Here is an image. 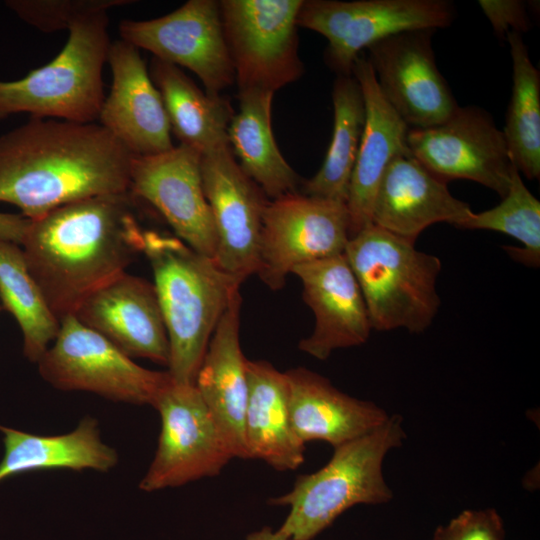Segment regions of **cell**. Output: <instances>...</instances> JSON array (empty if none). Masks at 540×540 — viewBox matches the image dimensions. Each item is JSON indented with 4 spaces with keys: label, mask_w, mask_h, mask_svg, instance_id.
<instances>
[{
    "label": "cell",
    "mask_w": 540,
    "mask_h": 540,
    "mask_svg": "<svg viewBox=\"0 0 540 540\" xmlns=\"http://www.w3.org/2000/svg\"><path fill=\"white\" fill-rule=\"evenodd\" d=\"M0 431L4 445L0 482L45 469L108 472L119 461L117 451L103 442L98 421L91 416H85L74 430L61 435H35L2 425Z\"/></svg>",
    "instance_id": "25"
},
{
    "label": "cell",
    "mask_w": 540,
    "mask_h": 540,
    "mask_svg": "<svg viewBox=\"0 0 540 540\" xmlns=\"http://www.w3.org/2000/svg\"><path fill=\"white\" fill-rule=\"evenodd\" d=\"M30 222L21 214L0 213V238L21 245Z\"/></svg>",
    "instance_id": "35"
},
{
    "label": "cell",
    "mask_w": 540,
    "mask_h": 540,
    "mask_svg": "<svg viewBox=\"0 0 540 540\" xmlns=\"http://www.w3.org/2000/svg\"><path fill=\"white\" fill-rule=\"evenodd\" d=\"M472 210L454 197L448 183L425 168L410 151L395 157L378 186L372 224L412 243L430 225H457Z\"/></svg>",
    "instance_id": "20"
},
{
    "label": "cell",
    "mask_w": 540,
    "mask_h": 540,
    "mask_svg": "<svg viewBox=\"0 0 540 540\" xmlns=\"http://www.w3.org/2000/svg\"><path fill=\"white\" fill-rule=\"evenodd\" d=\"M504 521L493 508L466 509L439 525L431 540H505Z\"/></svg>",
    "instance_id": "33"
},
{
    "label": "cell",
    "mask_w": 540,
    "mask_h": 540,
    "mask_svg": "<svg viewBox=\"0 0 540 540\" xmlns=\"http://www.w3.org/2000/svg\"><path fill=\"white\" fill-rule=\"evenodd\" d=\"M332 102L331 142L318 172L302 182V194L346 203L365 123L364 98L353 75L337 76Z\"/></svg>",
    "instance_id": "28"
},
{
    "label": "cell",
    "mask_w": 540,
    "mask_h": 540,
    "mask_svg": "<svg viewBox=\"0 0 540 540\" xmlns=\"http://www.w3.org/2000/svg\"><path fill=\"white\" fill-rule=\"evenodd\" d=\"M240 290L232 297L208 343L195 387L216 421L233 458L248 459L244 420L247 358L240 344Z\"/></svg>",
    "instance_id": "22"
},
{
    "label": "cell",
    "mask_w": 540,
    "mask_h": 540,
    "mask_svg": "<svg viewBox=\"0 0 540 540\" xmlns=\"http://www.w3.org/2000/svg\"><path fill=\"white\" fill-rule=\"evenodd\" d=\"M400 415H391L378 429L333 448L320 469L299 475L290 491L269 500L287 506L278 530L291 540H313L341 514L356 505H381L393 499L383 463L406 439Z\"/></svg>",
    "instance_id": "4"
},
{
    "label": "cell",
    "mask_w": 540,
    "mask_h": 540,
    "mask_svg": "<svg viewBox=\"0 0 540 540\" xmlns=\"http://www.w3.org/2000/svg\"><path fill=\"white\" fill-rule=\"evenodd\" d=\"M0 303L23 334V353L38 363L56 338L60 321L28 270L18 244L0 238Z\"/></svg>",
    "instance_id": "30"
},
{
    "label": "cell",
    "mask_w": 540,
    "mask_h": 540,
    "mask_svg": "<svg viewBox=\"0 0 540 540\" xmlns=\"http://www.w3.org/2000/svg\"><path fill=\"white\" fill-rule=\"evenodd\" d=\"M407 146L425 168L446 183L474 181L501 198L509 189L513 163L503 131L480 107L459 106L438 125L409 129Z\"/></svg>",
    "instance_id": "13"
},
{
    "label": "cell",
    "mask_w": 540,
    "mask_h": 540,
    "mask_svg": "<svg viewBox=\"0 0 540 540\" xmlns=\"http://www.w3.org/2000/svg\"><path fill=\"white\" fill-rule=\"evenodd\" d=\"M107 62L112 86L99 114V124L132 155L145 156L174 147L161 94L140 50L123 41L111 42Z\"/></svg>",
    "instance_id": "17"
},
{
    "label": "cell",
    "mask_w": 540,
    "mask_h": 540,
    "mask_svg": "<svg viewBox=\"0 0 540 540\" xmlns=\"http://www.w3.org/2000/svg\"><path fill=\"white\" fill-rule=\"evenodd\" d=\"M344 254L372 329L418 334L431 326L441 304L436 282L442 263L437 256L374 224L352 236Z\"/></svg>",
    "instance_id": "5"
},
{
    "label": "cell",
    "mask_w": 540,
    "mask_h": 540,
    "mask_svg": "<svg viewBox=\"0 0 540 540\" xmlns=\"http://www.w3.org/2000/svg\"><path fill=\"white\" fill-rule=\"evenodd\" d=\"M2 309H3V308H2V305H1V303H0V311H1Z\"/></svg>",
    "instance_id": "37"
},
{
    "label": "cell",
    "mask_w": 540,
    "mask_h": 540,
    "mask_svg": "<svg viewBox=\"0 0 540 540\" xmlns=\"http://www.w3.org/2000/svg\"><path fill=\"white\" fill-rule=\"evenodd\" d=\"M131 0H8L5 5L22 21L51 33L69 30L81 18L131 4Z\"/></svg>",
    "instance_id": "32"
},
{
    "label": "cell",
    "mask_w": 540,
    "mask_h": 540,
    "mask_svg": "<svg viewBox=\"0 0 540 540\" xmlns=\"http://www.w3.org/2000/svg\"><path fill=\"white\" fill-rule=\"evenodd\" d=\"M349 239L344 202L299 192L269 200L256 274L268 288L279 290L296 266L343 254Z\"/></svg>",
    "instance_id": "11"
},
{
    "label": "cell",
    "mask_w": 540,
    "mask_h": 540,
    "mask_svg": "<svg viewBox=\"0 0 540 540\" xmlns=\"http://www.w3.org/2000/svg\"><path fill=\"white\" fill-rule=\"evenodd\" d=\"M135 199L129 191L98 195L31 220L23 254L59 321L142 253L144 230L133 212Z\"/></svg>",
    "instance_id": "2"
},
{
    "label": "cell",
    "mask_w": 540,
    "mask_h": 540,
    "mask_svg": "<svg viewBox=\"0 0 540 540\" xmlns=\"http://www.w3.org/2000/svg\"><path fill=\"white\" fill-rule=\"evenodd\" d=\"M303 0L219 1L239 92L275 93L304 74L297 18Z\"/></svg>",
    "instance_id": "8"
},
{
    "label": "cell",
    "mask_w": 540,
    "mask_h": 540,
    "mask_svg": "<svg viewBox=\"0 0 540 540\" xmlns=\"http://www.w3.org/2000/svg\"><path fill=\"white\" fill-rule=\"evenodd\" d=\"M201 176L216 233L213 260L242 284L257 272L269 199L243 172L230 146L201 156Z\"/></svg>",
    "instance_id": "15"
},
{
    "label": "cell",
    "mask_w": 540,
    "mask_h": 540,
    "mask_svg": "<svg viewBox=\"0 0 540 540\" xmlns=\"http://www.w3.org/2000/svg\"><path fill=\"white\" fill-rule=\"evenodd\" d=\"M506 39L512 60V93L503 134L511 162L527 179L540 177V73L521 34Z\"/></svg>",
    "instance_id": "29"
},
{
    "label": "cell",
    "mask_w": 540,
    "mask_h": 540,
    "mask_svg": "<svg viewBox=\"0 0 540 540\" xmlns=\"http://www.w3.org/2000/svg\"><path fill=\"white\" fill-rule=\"evenodd\" d=\"M435 31L396 33L366 49L381 94L409 129L438 125L459 108L436 64Z\"/></svg>",
    "instance_id": "14"
},
{
    "label": "cell",
    "mask_w": 540,
    "mask_h": 540,
    "mask_svg": "<svg viewBox=\"0 0 540 540\" xmlns=\"http://www.w3.org/2000/svg\"><path fill=\"white\" fill-rule=\"evenodd\" d=\"M285 375L292 425L304 444L323 441L335 448L371 433L391 416L376 403L342 392L307 368H292Z\"/></svg>",
    "instance_id": "23"
},
{
    "label": "cell",
    "mask_w": 540,
    "mask_h": 540,
    "mask_svg": "<svg viewBox=\"0 0 540 540\" xmlns=\"http://www.w3.org/2000/svg\"><path fill=\"white\" fill-rule=\"evenodd\" d=\"M454 19V5L447 0H303L297 24L327 39V64L337 76H347L377 41L404 31L446 28Z\"/></svg>",
    "instance_id": "9"
},
{
    "label": "cell",
    "mask_w": 540,
    "mask_h": 540,
    "mask_svg": "<svg viewBox=\"0 0 540 540\" xmlns=\"http://www.w3.org/2000/svg\"><path fill=\"white\" fill-rule=\"evenodd\" d=\"M245 540H291L284 536L278 529L274 530L269 526L262 527L249 533Z\"/></svg>",
    "instance_id": "36"
},
{
    "label": "cell",
    "mask_w": 540,
    "mask_h": 540,
    "mask_svg": "<svg viewBox=\"0 0 540 540\" xmlns=\"http://www.w3.org/2000/svg\"><path fill=\"white\" fill-rule=\"evenodd\" d=\"M132 157L99 123L30 118L0 136V202L37 220L74 201L127 192Z\"/></svg>",
    "instance_id": "1"
},
{
    "label": "cell",
    "mask_w": 540,
    "mask_h": 540,
    "mask_svg": "<svg viewBox=\"0 0 540 540\" xmlns=\"http://www.w3.org/2000/svg\"><path fill=\"white\" fill-rule=\"evenodd\" d=\"M302 296L312 309L315 326L299 349L318 360L333 351L366 343L372 330L366 304L345 254L298 265Z\"/></svg>",
    "instance_id": "19"
},
{
    "label": "cell",
    "mask_w": 540,
    "mask_h": 540,
    "mask_svg": "<svg viewBox=\"0 0 540 540\" xmlns=\"http://www.w3.org/2000/svg\"><path fill=\"white\" fill-rule=\"evenodd\" d=\"M149 74L180 144L201 156L229 146L227 130L235 113L227 99L202 91L180 67L157 58Z\"/></svg>",
    "instance_id": "26"
},
{
    "label": "cell",
    "mask_w": 540,
    "mask_h": 540,
    "mask_svg": "<svg viewBox=\"0 0 540 540\" xmlns=\"http://www.w3.org/2000/svg\"><path fill=\"white\" fill-rule=\"evenodd\" d=\"M352 75L362 90L365 123L346 200L350 238L372 224L373 203L386 168L395 157L409 152V127L381 94L365 54L356 59Z\"/></svg>",
    "instance_id": "21"
},
{
    "label": "cell",
    "mask_w": 540,
    "mask_h": 540,
    "mask_svg": "<svg viewBox=\"0 0 540 540\" xmlns=\"http://www.w3.org/2000/svg\"><path fill=\"white\" fill-rule=\"evenodd\" d=\"M457 227L509 235L522 245L503 247L511 258L526 266L540 264V202L526 187L514 164L510 186L502 201L482 212L471 211Z\"/></svg>",
    "instance_id": "31"
},
{
    "label": "cell",
    "mask_w": 540,
    "mask_h": 540,
    "mask_svg": "<svg viewBox=\"0 0 540 540\" xmlns=\"http://www.w3.org/2000/svg\"><path fill=\"white\" fill-rule=\"evenodd\" d=\"M119 33L121 40L154 58L192 71L208 94L220 95L235 81L219 1L189 0L162 17L124 19Z\"/></svg>",
    "instance_id": "12"
},
{
    "label": "cell",
    "mask_w": 540,
    "mask_h": 540,
    "mask_svg": "<svg viewBox=\"0 0 540 540\" xmlns=\"http://www.w3.org/2000/svg\"><path fill=\"white\" fill-rule=\"evenodd\" d=\"M161 430L154 458L139 483L145 492L218 475L231 451L195 385L170 378L152 405Z\"/></svg>",
    "instance_id": "10"
},
{
    "label": "cell",
    "mask_w": 540,
    "mask_h": 540,
    "mask_svg": "<svg viewBox=\"0 0 540 540\" xmlns=\"http://www.w3.org/2000/svg\"><path fill=\"white\" fill-rule=\"evenodd\" d=\"M108 11L90 14L69 29L68 40L48 64L13 81H0V119L31 118L93 123L105 100L102 72L111 41Z\"/></svg>",
    "instance_id": "6"
},
{
    "label": "cell",
    "mask_w": 540,
    "mask_h": 540,
    "mask_svg": "<svg viewBox=\"0 0 540 540\" xmlns=\"http://www.w3.org/2000/svg\"><path fill=\"white\" fill-rule=\"evenodd\" d=\"M165 322L173 381L195 385L210 338L240 283L175 235L144 230L143 250Z\"/></svg>",
    "instance_id": "3"
},
{
    "label": "cell",
    "mask_w": 540,
    "mask_h": 540,
    "mask_svg": "<svg viewBox=\"0 0 540 540\" xmlns=\"http://www.w3.org/2000/svg\"><path fill=\"white\" fill-rule=\"evenodd\" d=\"M479 6L498 37L510 32L521 34L530 29L524 2L519 0H480Z\"/></svg>",
    "instance_id": "34"
},
{
    "label": "cell",
    "mask_w": 540,
    "mask_h": 540,
    "mask_svg": "<svg viewBox=\"0 0 540 540\" xmlns=\"http://www.w3.org/2000/svg\"><path fill=\"white\" fill-rule=\"evenodd\" d=\"M239 111L232 117L229 146L243 172L272 200L298 192L300 178L281 154L272 130L274 93L239 92Z\"/></svg>",
    "instance_id": "27"
},
{
    "label": "cell",
    "mask_w": 540,
    "mask_h": 540,
    "mask_svg": "<svg viewBox=\"0 0 540 540\" xmlns=\"http://www.w3.org/2000/svg\"><path fill=\"white\" fill-rule=\"evenodd\" d=\"M248 399L244 420L248 459H259L277 471H292L305 461V444L291 421L285 372L265 360L246 364Z\"/></svg>",
    "instance_id": "24"
},
{
    "label": "cell",
    "mask_w": 540,
    "mask_h": 540,
    "mask_svg": "<svg viewBox=\"0 0 540 540\" xmlns=\"http://www.w3.org/2000/svg\"><path fill=\"white\" fill-rule=\"evenodd\" d=\"M129 192L152 205L175 236L195 251L214 258L216 233L197 151L179 144L158 154L133 155Z\"/></svg>",
    "instance_id": "16"
},
{
    "label": "cell",
    "mask_w": 540,
    "mask_h": 540,
    "mask_svg": "<svg viewBox=\"0 0 540 540\" xmlns=\"http://www.w3.org/2000/svg\"><path fill=\"white\" fill-rule=\"evenodd\" d=\"M37 364L41 377L56 389L136 405L152 406L171 378L168 371L138 365L74 315L60 320L53 344Z\"/></svg>",
    "instance_id": "7"
},
{
    "label": "cell",
    "mask_w": 540,
    "mask_h": 540,
    "mask_svg": "<svg viewBox=\"0 0 540 540\" xmlns=\"http://www.w3.org/2000/svg\"><path fill=\"white\" fill-rule=\"evenodd\" d=\"M130 358L168 366L169 340L154 284L122 273L90 294L73 314Z\"/></svg>",
    "instance_id": "18"
}]
</instances>
